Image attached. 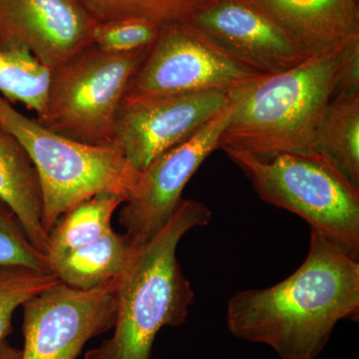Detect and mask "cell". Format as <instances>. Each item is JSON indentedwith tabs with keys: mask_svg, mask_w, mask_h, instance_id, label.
Wrapping results in <instances>:
<instances>
[{
	"mask_svg": "<svg viewBox=\"0 0 359 359\" xmlns=\"http://www.w3.org/2000/svg\"><path fill=\"white\" fill-rule=\"evenodd\" d=\"M358 313V259L311 229L302 266L268 289L238 292L226 320L233 337L266 344L280 359H316L337 323Z\"/></svg>",
	"mask_w": 359,
	"mask_h": 359,
	"instance_id": "obj_1",
	"label": "cell"
},
{
	"mask_svg": "<svg viewBox=\"0 0 359 359\" xmlns=\"http://www.w3.org/2000/svg\"><path fill=\"white\" fill-rule=\"evenodd\" d=\"M358 45L306 58L289 70L259 75L228 91L231 115L219 149L259 158L318 152L321 123L339 96L347 54Z\"/></svg>",
	"mask_w": 359,
	"mask_h": 359,
	"instance_id": "obj_2",
	"label": "cell"
},
{
	"mask_svg": "<svg viewBox=\"0 0 359 359\" xmlns=\"http://www.w3.org/2000/svg\"><path fill=\"white\" fill-rule=\"evenodd\" d=\"M211 218L203 203L183 200L158 235L135 248L118 278L114 334L84 359H151L160 330L186 323L195 292L177 259V248L188 231Z\"/></svg>",
	"mask_w": 359,
	"mask_h": 359,
	"instance_id": "obj_3",
	"label": "cell"
},
{
	"mask_svg": "<svg viewBox=\"0 0 359 359\" xmlns=\"http://www.w3.org/2000/svg\"><path fill=\"white\" fill-rule=\"evenodd\" d=\"M0 124L29 155L42 194V224L46 233L63 214L97 194L129 199L140 173L117 146L81 143L52 132L23 115L0 95Z\"/></svg>",
	"mask_w": 359,
	"mask_h": 359,
	"instance_id": "obj_4",
	"label": "cell"
},
{
	"mask_svg": "<svg viewBox=\"0 0 359 359\" xmlns=\"http://www.w3.org/2000/svg\"><path fill=\"white\" fill-rule=\"evenodd\" d=\"M259 198L306 219L354 259L359 256V187L320 152L259 158L226 153Z\"/></svg>",
	"mask_w": 359,
	"mask_h": 359,
	"instance_id": "obj_5",
	"label": "cell"
},
{
	"mask_svg": "<svg viewBox=\"0 0 359 359\" xmlns=\"http://www.w3.org/2000/svg\"><path fill=\"white\" fill-rule=\"evenodd\" d=\"M150 47L109 53L92 44L52 69L46 104L36 121L81 143L113 145L120 107Z\"/></svg>",
	"mask_w": 359,
	"mask_h": 359,
	"instance_id": "obj_6",
	"label": "cell"
},
{
	"mask_svg": "<svg viewBox=\"0 0 359 359\" xmlns=\"http://www.w3.org/2000/svg\"><path fill=\"white\" fill-rule=\"evenodd\" d=\"M259 75L188 22L173 23L161 26L123 101L230 91Z\"/></svg>",
	"mask_w": 359,
	"mask_h": 359,
	"instance_id": "obj_7",
	"label": "cell"
},
{
	"mask_svg": "<svg viewBox=\"0 0 359 359\" xmlns=\"http://www.w3.org/2000/svg\"><path fill=\"white\" fill-rule=\"evenodd\" d=\"M118 278L90 290L60 283L26 302L20 359H77L90 339L114 327Z\"/></svg>",
	"mask_w": 359,
	"mask_h": 359,
	"instance_id": "obj_8",
	"label": "cell"
},
{
	"mask_svg": "<svg viewBox=\"0 0 359 359\" xmlns=\"http://www.w3.org/2000/svg\"><path fill=\"white\" fill-rule=\"evenodd\" d=\"M231 115L230 103L188 140L158 156L141 172L133 193L119 212V223L135 248L150 242L173 217L188 182L219 149Z\"/></svg>",
	"mask_w": 359,
	"mask_h": 359,
	"instance_id": "obj_9",
	"label": "cell"
},
{
	"mask_svg": "<svg viewBox=\"0 0 359 359\" xmlns=\"http://www.w3.org/2000/svg\"><path fill=\"white\" fill-rule=\"evenodd\" d=\"M230 105L228 91L123 101L114 145L141 173L158 156L188 140Z\"/></svg>",
	"mask_w": 359,
	"mask_h": 359,
	"instance_id": "obj_10",
	"label": "cell"
},
{
	"mask_svg": "<svg viewBox=\"0 0 359 359\" xmlns=\"http://www.w3.org/2000/svg\"><path fill=\"white\" fill-rule=\"evenodd\" d=\"M186 22L262 75L283 72L309 58L294 40L250 0H212Z\"/></svg>",
	"mask_w": 359,
	"mask_h": 359,
	"instance_id": "obj_11",
	"label": "cell"
},
{
	"mask_svg": "<svg viewBox=\"0 0 359 359\" xmlns=\"http://www.w3.org/2000/svg\"><path fill=\"white\" fill-rule=\"evenodd\" d=\"M97 22L76 0H0V49L55 69L92 45Z\"/></svg>",
	"mask_w": 359,
	"mask_h": 359,
	"instance_id": "obj_12",
	"label": "cell"
},
{
	"mask_svg": "<svg viewBox=\"0 0 359 359\" xmlns=\"http://www.w3.org/2000/svg\"><path fill=\"white\" fill-rule=\"evenodd\" d=\"M301 47L308 57L359 44L358 0H250Z\"/></svg>",
	"mask_w": 359,
	"mask_h": 359,
	"instance_id": "obj_13",
	"label": "cell"
},
{
	"mask_svg": "<svg viewBox=\"0 0 359 359\" xmlns=\"http://www.w3.org/2000/svg\"><path fill=\"white\" fill-rule=\"evenodd\" d=\"M0 200L16 215L33 245L46 255L39 174L14 135L0 124Z\"/></svg>",
	"mask_w": 359,
	"mask_h": 359,
	"instance_id": "obj_14",
	"label": "cell"
},
{
	"mask_svg": "<svg viewBox=\"0 0 359 359\" xmlns=\"http://www.w3.org/2000/svg\"><path fill=\"white\" fill-rule=\"evenodd\" d=\"M134 250L126 233L111 230L89 244L48 259L49 266L65 285L90 290L121 275Z\"/></svg>",
	"mask_w": 359,
	"mask_h": 359,
	"instance_id": "obj_15",
	"label": "cell"
},
{
	"mask_svg": "<svg viewBox=\"0 0 359 359\" xmlns=\"http://www.w3.org/2000/svg\"><path fill=\"white\" fill-rule=\"evenodd\" d=\"M125 202L117 194L100 193L63 214L47 233V257L89 244L113 230L111 219Z\"/></svg>",
	"mask_w": 359,
	"mask_h": 359,
	"instance_id": "obj_16",
	"label": "cell"
},
{
	"mask_svg": "<svg viewBox=\"0 0 359 359\" xmlns=\"http://www.w3.org/2000/svg\"><path fill=\"white\" fill-rule=\"evenodd\" d=\"M318 151L359 187V92L330 103L318 131Z\"/></svg>",
	"mask_w": 359,
	"mask_h": 359,
	"instance_id": "obj_17",
	"label": "cell"
},
{
	"mask_svg": "<svg viewBox=\"0 0 359 359\" xmlns=\"http://www.w3.org/2000/svg\"><path fill=\"white\" fill-rule=\"evenodd\" d=\"M51 70L30 52L0 49V95L41 114L46 104Z\"/></svg>",
	"mask_w": 359,
	"mask_h": 359,
	"instance_id": "obj_18",
	"label": "cell"
},
{
	"mask_svg": "<svg viewBox=\"0 0 359 359\" xmlns=\"http://www.w3.org/2000/svg\"><path fill=\"white\" fill-rule=\"evenodd\" d=\"M97 23L140 18L159 26L186 22L212 0H76Z\"/></svg>",
	"mask_w": 359,
	"mask_h": 359,
	"instance_id": "obj_19",
	"label": "cell"
},
{
	"mask_svg": "<svg viewBox=\"0 0 359 359\" xmlns=\"http://www.w3.org/2000/svg\"><path fill=\"white\" fill-rule=\"evenodd\" d=\"M60 280L53 273L25 266L0 268V342L13 332V316L16 309Z\"/></svg>",
	"mask_w": 359,
	"mask_h": 359,
	"instance_id": "obj_20",
	"label": "cell"
},
{
	"mask_svg": "<svg viewBox=\"0 0 359 359\" xmlns=\"http://www.w3.org/2000/svg\"><path fill=\"white\" fill-rule=\"evenodd\" d=\"M4 266L51 273L48 257L33 245L20 219L0 200V268Z\"/></svg>",
	"mask_w": 359,
	"mask_h": 359,
	"instance_id": "obj_21",
	"label": "cell"
},
{
	"mask_svg": "<svg viewBox=\"0 0 359 359\" xmlns=\"http://www.w3.org/2000/svg\"><path fill=\"white\" fill-rule=\"evenodd\" d=\"M161 26L140 18H125L97 23L92 44L109 53H128L152 46Z\"/></svg>",
	"mask_w": 359,
	"mask_h": 359,
	"instance_id": "obj_22",
	"label": "cell"
},
{
	"mask_svg": "<svg viewBox=\"0 0 359 359\" xmlns=\"http://www.w3.org/2000/svg\"><path fill=\"white\" fill-rule=\"evenodd\" d=\"M21 349L15 348L7 340L0 342V359H20Z\"/></svg>",
	"mask_w": 359,
	"mask_h": 359,
	"instance_id": "obj_23",
	"label": "cell"
}]
</instances>
